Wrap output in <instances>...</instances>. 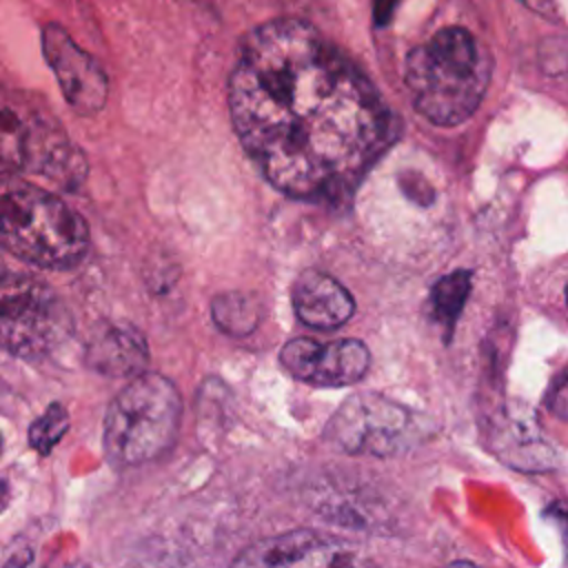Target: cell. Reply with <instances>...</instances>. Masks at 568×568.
<instances>
[{"label": "cell", "mask_w": 568, "mask_h": 568, "mask_svg": "<svg viewBox=\"0 0 568 568\" xmlns=\"http://www.w3.org/2000/svg\"><path fill=\"white\" fill-rule=\"evenodd\" d=\"M229 113L266 182L308 202H344L397 131L368 75L297 18L244 36L229 75Z\"/></svg>", "instance_id": "obj_1"}, {"label": "cell", "mask_w": 568, "mask_h": 568, "mask_svg": "<svg viewBox=\"0 0 568 568\" xmlns=\"http://www.w3.org/2000/svg\"><path fill=\"white\" fill-rule=\"evenodd\" d=\"M493 75L488 47L464 27H446L406 55L404 80L415 111L437 126L466 122Z\"/></svg>", "instance_id": "obj_2"}, {"label": "cell", "mask_w": 568, "mask_h": 568, "mask_svg": "<svg viewBox=\"0 0 568 568\" xmlns=\"http://www.w3.org/2000/svg\"><path fill=\"white\" fill-rule=\"evenodd\" d=\"M0 246L27 264L67 271L89 251V226L62 197L0 169Z\"/></svg>", "instance_id": "obj_3"}, {"label": "cell", "mask_w": 568, "mask_h": 568, "mask_svg": "<svg viewBox=\"0 0 568 568\" xmlns=\"http://www.w3.org/2000/svg\"><path fill=\"white\" fill-rule=\"evenodd\" d=\"M0 164L75 191L89 164L60 120L33 95L0 87Z\"/></svg>", "instance_id": "obj_4"}, {"label": "cell", "mask_w": 568, "mask_h": 568, "mask_svg": "<svg viewBox=\"0 0 568 568\" xmlns=\"http://www.w3.org/2000/svg\"><path fill=\"white\" fill-rule=\"evenodd\" d=\"M182 417L178 386L160 373H140L111 399L104 415V453L131 468L162 457L175 442Z\"/></svg>", "instance_id": "obj_5"}, {"label": "cell", "mask_w": 568, "mask_h": 568, "mask_svg": "<svg viewBox=\"0 0 568 568\" xmlns=\"http://www.w3.org/2000/svg\"><path fill=\"white\" fill-rule=\"evenodd\" d=\"M71 333L73 315L44 280L11 271L0 277V353L42 359Z\"/></svg>", "instance_id": "obj_6"}, {"label": "cell", "mask_w": 568, "mask_h": 568, "mask_svg": "<svg viewBox=\"0 0 568 568\" xmlns=\"http://www.w3.org/2000/svg\"><path fill=\"white\" fill-rule=\"evenodd\" d=\"M324 435L344 453L388 457L417 439V417L379 393H355L333 413Z\"/></svg>", "instance_id": "obj_7"}, {"label": "cell", "mask_w": 568, "mask_h": 568, "mask_svg": "<svg viewBox=\"0 0 568 568\" xmlns=\"http://www.w3.org/2000/svg\"><path fill=\"white\" fill-rule=\"evenodd\" d=\"M42 53L67 104L78 115H95L102 111L109 98V78L100 62L84 51L62 24L49 22L42 29Z\"/></svg>", "instance_id": "obj_8"}, {"label": "cell", "mask_w": 568, "mask_h": 568, "mask_svg": "<svg viewBox=\"0 0 568 568\" xmlns=\"http://www.w3.org/2000/svg\"><path fill=\"white\" fill-rule=\"evenodd\" d=\"M280 364L304 384L342 388L357 384L366 375L371 353L359 339L322 344L311 337H295L282 346Z\"/></svg>", "instance_id": "obj_9"}, {"label": "cell", "mask_w": 568, "mask_h": 568, "mask_svg": "<svg viewBox=\"0 0 568 568\" xmlns=\"http://www.w3.org/2000/svg\"><path fill=\"white\" fill-rule=\"evenodd\" d=\"M486 442L504 464L526 473H546L559 459L539 430L532 410L519 402H506L488 417Z\"/></svg>", "instance_id": "obj_10"}, {"label": "cell", "mask_w": 568, "mask_h": 568, "mask_svg": "<svg viewBox=\"0 0 568 568\" xmlns=\"http://www.w3.org/2000/svg\"><path fill=\"white\" fill-rule=\"evenodd\" d=\"M84 364L106 377H135L146 371L149 344L129 322L102 320L84 342Z\"/></svg>", "instance_id": "obj_11"}, {"label": "cell", "mask_w": 568, "mask_h": 568, "mask_svg": "<svg viewBox=\"0 0 568 568\" xmlns=\"http://www.w3.org/2000/svg\"><path fill=\"white\" fill-rule=\"evenodd\" d=\"M291 302L297 320L317 331L344 326L355 313L353 295L331 275L308 268L291 286Z\"/></svg>", "instance_id": "obj_12"}, {"label": "cell", "mask_w": 568, "mask_h": 568, "mask_svg": "<svg viewBox=\"0 0 568 568\" xmlns=\"http://www.w3.org/2000/svg\"><path fill=\"white\" fill-rule=\"evenodd\" d=\"M344 561L342 550H333L328 541L306 530L262 539L235 559L237 566H326Z\"/></svg>", "instance_id": "obj_13"}, {"label": "cell", "mask_w": 568, "mask_h": 568, "mask_svg": "<svg viewBox=\"0 0 568 568\" xmlns=\"http://www.w3.org/2000/svg\"><path fill=\"white\" fill-rule=\"evenodd\" d=\"M211 317L222 333L231 337H244L257 328L262 306L253 293L226 291L213 297Z\"/></svg>", "instance_id": "obj_14"}, {"label": "cell", "mask_w": 568, "mask_h": 568, "mask_svg": "<svg viewBox=\"0 0 568 568\" xmlns=\"http://www.w3.org/2000/svg\"><path fill=\"white\" fill-rule=\"evenodd\" d=\"M470 280H473V273L466 268H459L437 280L430 291V315L435 324L444 328L446 342L450 339L457 317L470 295Z\"/></svg>", "instance_id": "obj_15"}, {"label": "cell", "mask_w": 568, "mask_h": 568, "mask_svg": "<svg viewBox=\"0 0 568 568\" xmlns=\"http://www.w3.org/2000/svg\"><path fill=\"white\" fill-rule=\"evenodd\" d=\"M69 428V413L62 404L53 402L47 406V410L31 424L29 428V444L36 453L49 455L55 444L64 437Z\"/></svg>", "instance_id": "obj_16"}, {"label": "cell", "mask_w": 568, "mask_h": 568, "mask_svg": "<svg viewBox=\"0 0 568 568\" xmlns=\"http://www.w3.org/2000/svg\"><path fill=\"white\" fill-rule=\"evenodd\" d=\"M544 402H546V408H548L555 417L568 422V366L561 368L559 375L552 379V384H550V388H548Z\"/></svg>", "instance_id": "obj_17"}, {"label": "cell", "mask_w": 568, "mask_h": 568, "mask_svg": "<svg viewBox=\"0 0 568 568\" xmlns=\"http://www.w3.org/2000/svg\"><path fill=\"white\" fill-rule=\"evenodd\" d=\"M402 0H375L373 4V18L377 27H384L390 22V18L395 16V9Z\"/></svg>", "instance_id": "obj_18"}, {"label": "cell", "mask_w": 568, "mask_h": 568, "mask_svg": "<svg viewBox=\"0 0 568 568\" xmlns=\"http://www.w3.org/2000/svg\"><path fill=\"white\" fill-rule=\"evenodd\" d=\"M535 13H541L546 18H557V2L555 0H519Z\"/></svg>", "instance_id": "obj_19"}, {"label": "cell", "mask_w": 568, "mask_h": 568, "mask_svg": "<svg viewBox=\"0 0 568 568\" xmlns=\"http://www.w3.org/2000/svg\"><path fill=\"white\" fill-rule=\"evenodd\" d=\"M7 501H9V486H7V481L0 477V513L4 510Z\"/></svg>", "instance_id": "obj_20"}, {"label": "cell", "mask_w": 568, "mask_h": 568, "mask_svg": "<svg viewBox=\"0 0 568 568\" xmlns=\"http://www.w3.org/2000/svg\"><path fill=\"white\" fill-rule=\"evenodd\" d=\"M555 517H557V521H559V524H561V528H564V532H566V548H568V513H566V510H561V508H559V510H557V515H555Z\"/></svg>", "instance_id": "obj_21"}, {"label": "cell", "mask_w": 568, "mask_h": 568, "mask_svg": "<svg viewBox=\"0 0 568 568\" xmlns=\"http://www.w3.org/2000/svg\"><path fill=\"white\" fill-rule=\"evenodd\" d=\"M7 273V266H4V260H2V255H0V277Z\"/></svg>", "instance_id": "obj_22"}, {"label": "cell", "mask_w": 568, "mask_h": 568, "mask_svg": "<svg viewBox=\"0 0 568 568\" xmlns=\"http://www.w3.org/2000/svg\"><path fill=\"white\" fill-rule=\"evenodd\" d=\"M0 453H2V435H0Z\"/></svg>", "instance_id": "obj_23"}, {"label": "cell", "mask_w": 568, "mask_h": 568, "mask_svg": "<svg viewBox=\"0 0 568 568\" xmlns=\"http://www.w3.org/2000/svg\"><path fill=\"white\" fill-rule=\"evenodd\" d=\"M566 300H568V288H566Z\"/></svg>", "instance_id": "obj_24"}]
</instances>
